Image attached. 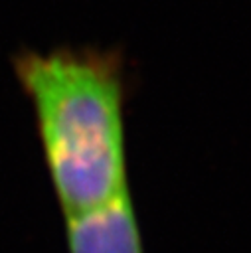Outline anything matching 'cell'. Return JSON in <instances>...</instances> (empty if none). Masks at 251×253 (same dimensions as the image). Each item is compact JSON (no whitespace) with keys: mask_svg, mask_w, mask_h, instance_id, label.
Returning <instances> with one entry per match:
<instances>
[{"mask_svg":"<svg viewBox=\"0 0 251 253\" xmlns=\"http://www.w3.org/2000/svg\"><path fill=\"white\" fill-rule=\"evenodd\" d=\"M63 217L126 192L125 59L115 47L20 49L12 55Z\"/></svg>","mask_w":251,"mask_h":253,"instance_id":"obj_1","label":"cell"},{"mask_svg":"<svg viewBox=\"0 0 251 253\" xmlns=\"http://www.w3.org/2000/svg\"><path fill=\"white\" fill-rule=\"evenodd\" d=\"M67 253H144L130 192L65 217Z\"/></svg>","mask_w":251,"mask_h":253,"instance_id":"obj_2","label":"cell"}]
</instances>
